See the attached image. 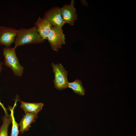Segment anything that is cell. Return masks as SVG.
<instances>
[{
  "instance_id": "cell-1",
  "label": "cell",
  "mask_w": 136,
  "mask_h": 136,
  "mask_svg": "<svg viewBox=\"0 0 136 136\" xmlns=\"http://www.w3.org/2000/svg\"><path fill=\"white\" fill-rule=\"evenodd\" d=\"M45 40L37 31L35 26L28 28H20L17 30L14 48L25 45L41 44Z\"/></svg>"
},
{
  "instance_id": "cell-2",
  "label": "cell",
  "mask_w": 136,
  "mask_h": 136,
  "mask_svg": "<svg viewBox=\"0 0 136 136\" xmlns=\"http://www.w3.org/2000/svg\"><path fill=\"white\" fill-rule=\"evenodd\" d=\"M15 48L5 47L3 49L4 64L12 70L14 75L20 77L23 73L24 67L19 63L15 52Z\"/></svg>"
},
{
  "instance_id": "cell-3",
  "label": "cell",
  "mask_w": 136,
  "mask_h": 136,
  "mask_svg": "<svg viewBox=\"0 0 136 136\" xmlns=\"http://www.w3.org/2000/svg\"><path fill=\"white\" fill-rule=\"evenodd\" d=\"M51 65L54 75L53 81L54 88L59 90L67 88L68 71L60 63L54 64L52 63Z\"/></svg>"
},
{
  "instance_id": "cell-4",
  "label": "cell",
  "mask_w": 136,
  "mask_h": 136,
  "mask_svg": "<svg viewBox=\"0 0 136 136\" xmlns=\"http://www.w3.org/2000/svg\"><path fill=\"white\" fill-rule=\"evenodd\" d=\"M52 49L57 52L65 44V35L62 28L52 26L47 38Z\"/></svg>"
},
{
  "instance_id": "cell-5",
  "label": "cell",
  "mask_w": 136,
  "mask_h": 136,
  "mask_svg": "<svg viewBox=\"0 0 136 136\" xmlns=\"http://www.w3.org/2000/svg\"><path fill=\"white\" fill-rule=\"evenodd\" d=\"M17 33L15 28L0 26V45L9 47L14 43Z\"/></svg>"
},
{
  "instance_id": "cell-6",
  "label": "cell",
  "mask_w": 136,
  "mask_h": 136,
  "mask_svg": "<svg viewBox=\"0 0 136 136\" xmlns=\"http://www.w3.org/2000/svg\"><path fill=\"white\" fill-rule=\"evenodd\" d=\"M74 0H72L70 4H65L60 8L61 16L65 23L71 26L74 24L77 19V15L75 8Z\"/></svg>"
},
{
  "instance_id": "cell-7",
  "label": "cell",
  "mask_w": 136,
  "mask_h": 136,
  "mask_svg": "<svg viewBox=\"0 0 136 136\" xmlns=\"http://www.w3.org/2000/svg\"><path fill=\"white\" fill-rule=\"evenodd\" d=\"M52 26L62 28L64 23L60 11V8L54 7L46 11L44 15Z\"/></svg>"
},
{
  "instance_id": "cell-8",
  "label": "cell",
  "mask_w": 136,
  "mask_h": 136,
  "mask_svg": "<svg viewBox=\"0 0 136 136\" xmlns=\"http://www.w3.org/2000/svg\"><path fill=\"white\" fill-rule=\"evenodd\" d=\"M37 30L44 40L47 39V36L52 26L48 20L44 17H39L35 23Z\"/></svg>"
},
{
  "instance_id": "cell-9",
  "label": "cell",
  "mask_w": 136,
  "mask_h": 136,
  "mask_svg": "<svg viewBox=\"0 0 136 136\" xmlns=\"http://www.w3.org/2000/svg\"><path fill=\"white\" fill-rule=\"evenodd\" d=\"M37 117V115L30 113H25L23 115L19 124L20 133L22 134L27 131L31 127V124L36 121Z\"/></svg>"
},
{
  "instance_id": "cell-10",
  "label": "cell",
  "mask_w": 136,
  "mask_h": 136,
  "mask_svg": "<svg viewBox=\"0 0 136 136\" xmlns=\"http://www.w3.org/2000/svg\"><path fill=\"white\" fill-rule=\"evenodd\" d=\"M20 107L25 113L37 115L42 109L44 104L42 103H29L20 101Z\"/></svg>"
},
{
  "instance_id": "cell-11",
  "label": "cell",
  "mask_w": 136,
  "mask_h": 136,
  "mask_svg": "<svg viewBox=\"0 0 136 136\" xmlns=\"http://www.w3.org/2000/svg\"><path fill=\"white\" fill-rule=\"evenodd\" d=\"M67 88L72 89L75 93L80 95H83L85 94V89L81 81L79 79L76 80L72 82H68Z\"/></svg>"
},
{
  "instance_id": "cell-12",
  "label": "cell",
  "mask_w": 136,
  "mask_h": 136,
  "mask_svg": "<svg viewBox=\"0 0 136 136\" xmlns=\"http://www.w3.org/2000/svg\"><path fill=\"white\" fill-rule=\"evenodd\" d=\"M17 99L16 100L13 107H9V109L11 112L10 115L12 124V128L10 136H18L19 131L18 129L19 125L16 122L14 116V109L16 105Z\"/></svg>"
},
{
  "instance_id": "cell-13",
  "label": "cell",
  "mask_w": 136,
  "mask_h": 136,
  "mask_svg": "<svg viewBox=\"0 0 136 136\" xmlns=\"http://www.w3.org/2000/svg\"><path fill=\"white\" fill-rule=\"evenodd\" d=\"M3 123L0 127V136H8V129L11 122L10 115H5L2 117Z\"/></svg>"
},
{
  "instance_id": "cell-14",
  "label": "cell",
  "mask_w": 136,
  "mask_h": 136,
  "mask_svg": "<svg viewBox=\"0 0 136 136\" xmlns=\"http://www.w3.org/2000/svg\"><path fill=\"white\" fill-rule=\"evenodd\" d=\"M0 105L3 108V110L4 112L5 113V115L6 116L8 115L9 114H8L7 112V110L6 108L4 106V104L1 103L0 101Z\"/></svg>"
},
{
  "instance_id": "cell-15",
  "label": "cell",
  "mask_w": 136,
  "mask_h": 136,
  "mask_svg": "<svg viewBox=\"0 0 136 136\" xmlns=\"http://www.w3.org/2000/svg\"><path fill=\"white\" fill-rule=\"evenodd\" d=\"M3 64V62L1 61H0V73L3 69V67H2Z\"/></svg>"
}]
</instances>
